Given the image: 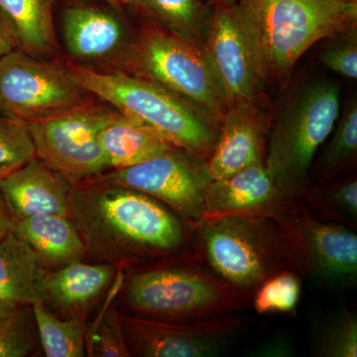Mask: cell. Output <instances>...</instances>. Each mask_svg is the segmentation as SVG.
<instances>
[{"mask_svg":"<svg viewBox=\"0 0 357 357\" xmlns=\"http://www.w3.org/2000/svg\"><path fill=\"white\" fill-rule=\"evenodd\" d=\"M16 49H21V40L17 27L0 8V58Z\"/></svg>","mask_w":357,"mask_h":357,"instance_id":"33","label":"cell"},{"mask_svg":"<svg viewBox=\"0 0 357 357\" xmlns=\"http://www.w3.org/2000/svg\"><path fill=\"white\" fill-rule=\"evenodd\" d=\"M192 255L248 304L270 277L284 270L305 275L297 252L272 218L223 217L192 230Z\"/></svg>","mask_w":357,"mask_h":357,"instance_id":"2","label":"cell"},{"mask_svg":"<svg viewBox=\"0 0 357 357\" xmlns=\"http://www.w3.org/2000/svg\"><path fill=\"white\" fill-rule=\"evenodd\" d=\"M121 324L130 356L208 357L234 344L245 319L230 314L198 321H162L121 314Z\"/></svg>","mask_w":357,"mask_h":357,"instance_id":"12","label":"cell"},{"mask_svg":"<svg viewBox=\"0 0 357 357\" xmlns=\"http://www.w3.org/2000/svg\"><path fill=\"white\" fill-rule=\"evenodd\" d=\"M89 93L69 70L22 49L0 58V114L21 122L50 119L88 105Z\"/></svg>","mask_w":357,"mask_h":357,"instance_id":"8","label":"cell"},{"mask_svg":"<svg viewBox=\"0 0 357 357\" xmlns=\"http://www.w3.org/2000/svg\"><path fill=\"white\" fill-rule=\"evenodd\" d=\"M312 354L321 357L357 356V317L342 309L319 323L312 342Z\"/></svg>","mask_w":357,"mask_h":357,"instance_id":"27","label":"cell"},{"mask_svg":"<svg viewBox=\"0 0 357 357\" xmlns=\"http://www.w3.org/2000/svg\"><path fill=\"white\" fill-rule=\"evenodd\" d=\"M48 268L13 230L0 239V303L7 307L32 306L45 302L44 281Z\"/></svg>","mask_w":357,"mask_h":357,"instance_id":"18","label":"cell"},{"mask_svg":"<svg viewBox=\"0 0 357 357\" xmlns=\"http://www.w3.org/2000/svg\"><path fill=\"white\" fill-rule=\"evenodd\" d=\"M294 351L290 342L285 340H273L263 345L256 354L259 356H290Z\"/></svg>","mask_w":357,"mask_h":357,"instance_id":"34","label":"cell"},{"mask_svg":"<svg viewBox=\"0 0 357 357\" xmlns=\"http://www.w3.org/2000/svg\"><path fill=\"white\" fill-rule=\"evenodd\" d=\"M357 165V100L351 96L340 109L337 123L318 153L310 171L311 183L326 182L351 175Z\"/></svg>","mask_w":357,"mask_h":357,"instance_id":"23","label":"cell"},{"mask_svg":"<svg viewBox=\"0 0 357 357\" xmlns=\"http://www.w3.org/2000/svg\"><path fill=\"white\" fill-rule=\"evenodd\" d=\"M156 27L203 49L213 10L202 0H124Z\"/></svg>","mask_w":357,"mask_h":357,"instance_id":"22","label":"cell"},{"mask_svg":"<svg viewBox=\"0 0 357 357\" xmlns=\"http://www.w3.org/2000/svg\"><path fill=\"white\" fill-rule=\"evenodd\" d=\"M342 109V89L326 77L294 84L270 121L264 165L288 198L301 201L311 184L314 157L332 133Z\"/></svg>","mask_w":357,"mask_h":357,"instance_id":"4","label":"cell"},{"mask_svg":"<svg viewBox=\"0 0 357 357\" xmlns=\"http://www.w3.org/2000/svg\"><path fill=\"white\" fill-rule=\"evenodd\" d=\"M109 168H128L178 148L146 124L114 112L98 134Z\"/></svg>","mask_w":357,"mask_h":357,"instance_id":"20","label":"cell"},{"mask_svg":"<svg viewBox=\"0 0 357 357\" xmlns=\"http://www.w3.org/2000/svg\"><path fill=\"white\" fill-rule=\"evenodd\" d=\"M35 323L45 356L83 357L86 356L84 326L77 314L60 319L54 316L43 301L32 305Z\"/></svg>","mask_w":357,"mask_h":357,"instance_id":"26","label":"cell"},{"mask_svg":"<svg viewBox=\"0 0 357 357\" xmlns=\"http://www.w3.org/2000/svg\"><path fill=\"white\" fill-rule=\"evenodd\" d=\"M303 276L294 270H284L270 277L250 301L255 311L261 314H295L299 305Z\"/></svg>","mask_w":357,"mask_h":357,"instance_id":"28","label":"cell"},{"mask_svg":"<svg viewBox=\"0 0 357 357\" xmlns=\"http://www.w3.org/2000/svg\"><path fill=\"white\" fill-rule=\"evenodd\" d=\"M112 265L86 264L75 261L56 270H49L44 281L45 304L63 312L86 306L109 285Z\"/></svg>","mask_w":357,"mask_h":357,"instance_id":"21","label":"cell"},{"mask_svg":"<svg viewBox=\"0 0 357 357\" xmlns=\"http://www.w3.org/2000/svg\"><path fill=\"white\" fill-rule=\"evenodd\" d=\"M14 309H15V307H7L6 305L1 304V303H0V316H2V314H6L7 312H11Z\"/></svg>","mask_w":357,"mask_h":357,"instance_id":"36","label":"cell"},{"mask_svg":"<svg viewBox=\"0 0 357 357\" xmlns=\"http://www.w3.org/2000/svg\"><path fill=\"white\" fill-rule=\"evenodd\" d=\"M0 178H1V177H0Z\"/></svg>","mask_w":357,"mask_h":357,"instance_id":"39","label":"cell"},{"mask_svg":"<svg viewBox=\"0 0 357 357\" xmlns=\"http://www.w3.org/2000/svg\"><path fill=\"white\" fill-rule=\"evenodd\" d=\"M13 232L38 255L49 270L79 261L86 255L83 241L68 217L34 215L13 220Z\"/></svg>","mask_w":357,"mask_h":357,"instance_id":"19","label":"cell"},{"mask_svg":"<svg viewBox=\"0 0 357 357\" xmlns=\"http://www.w3.org/2000/svg\"><path fill=\"white\" fill-rule=\"evenodd\" d=\"M215 1L220 2V3L231 4L236 2V0H215ZM217 2H215V3H217Z\"/></svg>","mask_w":357,"mask_h":357,"instance_id":"38","label":"cell"},{"mask_svg":"<svg viewBox=\"0 0 357 357\" xmlns=\"http://www.w3.org/2000/svg\"><path fill=\"white\" fill-rule=\"evenodd\" d=\"M112 4H124V0H105Z\"/></svg>","mask_w":357,"mask_h":357,"instance_id":"37","label":"cell"},{"mask_svg":"<svg viewBox=\"0 0 357 357\" xmlns=\"http://www.w3.org/2000/svg\"><path fill=\"white\" fill-rule=\"evenodd\" d=\"M269 128V119L263 114L259 103L227 107L218 128L217 143L208 159L213 180L264 162Z\"/></svg>","mask_w":357,"mask_h":357,"instance_id":"15","label":"cell"},{"mask_svg":"<svg viewBox=\"0 0 357 357\" xmlns=\"http://www.w3.org/2000/svg\"><path fill=\"white\" fill-rule=\"evenodd\" d=\"M63 38L73 57L105 61L129 51L134 43L123 21L93 6H70L63 14Z\"/></svg>","mask_w":357,"mask_h":357,"instance_id":"17","label":"cell"},{"mask_svg":"<svg viewBox=\"0 0 357 357\" xmlns=\"http://www.w3.org/2000/svg\"><path fill=\"white\" fill-rule=\"evenodd\" d=\"M262 84L286 76L312 46L356 26V0H236Z\"/></svg>","mask_w":357,"mask_h":357,"instance_id":"3","label":"cell"},{"mask_svg":"<svg viewBox=\"0 0 357 357\" xmlns=\"http://www.w3.org/2000/svg\"><path fill=\"white\" fill-rule=\"evenodd\" d=\"M36 157L31 136L24 122L0 114V177Z\"/></svg>","mask_w":357,"mask_h":357,"instance_id":"31","label":"cell"},{"mask_svg":"<svg viewBox=\"0 0 357 357\" xmlns=\"http://www.w3.org/2000/svg\"><path fill=\"white\" fill-rule=\"evenodd\" d=\"M319 54V60L328 70L349 79L357 77L356 26L333 36Z\"/></svg>","mask_w":357,"mask_h":357,"instance_id":"32","label":"cell"},{"mask_svg":"<svg viewBox=\"0 0 357 357\" xmlns=\"http://www.w3.org/2000/svg\"><path fill=\"white\" fill-rule=\"evenodd\" d=\"M55 0H0V8L17 27L21 49L30 55H49L56 49Z\"/></svg>","mask_w":357,"mask_h":357,"instance_id":"24","label":"cell"},{"mask_svg":"<svg viewBox=\"0 0 357 357\" xmlns=\"http://www.w3.org/2000/svg\"><path fill=\"white\" fill-rule=\"evenodd\" d=\"M203 51L229 107L259 103L263 84L236 3H215Z\"/></svg>","mask_w":357,"mask_h":357,"instance_id":"13","label":"cell"},{"mask_svg":"<svg viewBox=\"0 0 357 357\" xmlns=\"http://www.w3.org/2000/svg\"><path fill=\"white\" fill-rule=\"evenodd\" d=\"M68 218L98 261L143 264L191 248L194 225L153 197L93 181L73 185Z\"/></svg>","mask_w":357,"mask_h":357,"instance_id":"1","label":"cell"},{"mask_svg":"<svg viewBox=\"0 0 357 357\" xmlns=\"http://www.w3.org/2000/svg\"><path fill=\"white\" fill-rule=\"evenodd\" d=\"M303 204L321 220L357 229V178L356 174L311 183L304 192Z\"/></svg>","mask_w":357,"mask_h":357,"instance_id":"25","label":"cell"},{"mask_svg":"<svg viewBox=\"0 0 357 357\" xmlns=\"http://www.w3.org/2000/svg\"><path fill=\"white\" fill-rule=\"evenodd\" d=\"M126 288V303L139 318L198 321L237 314L246 303L223 285L191 250L143 263Z\"/></svg>","mask_w":357,"mask_h":357,"instance_id":"5","label":"cell"},{"mask_svg":"<svg viewBox=\"0 0 357 357\" xmlns=\"http://www.w3.org/2000/svg\"><path fill=\"white\" fill-rule=\"evenodd\" d=\"M153 197L192 225L203 220L204 198L213 178L208 160L180 148L96 178Z\"/></svg>","mask_w":357,"mask_h":357,"instance_id":"10","label":"cell"},{"mask_svg":"<svg viewBox=\"0 0 357 357\" xmlns=\"http://www.w3.org/2000/svg\"><path fill=\"white\" fill-rule=\"evenodd\" d=\"M276 222L293 244L305 274L333 286H356L357 236L354 229L317 218L296 199Z\"/></svg>","mask_w":357,"mask_h":357,"instance_id":"11","label":"cell"},{"mask_svg":"<svg viewBox=\"0 0 357 357\" xmlns=\"http://www.w3.org/2000/svg\"><path fill=\"white\" fill-rule=\"evenodd\" d=\"M84 337L89 356H131L122 333L121 314L114 307H107L95 324L84 328Z\"/></svg>","mask_w":357,"mask_h":357,"instance_id":"30","label":"cell"},{"mask_svg":"<svg viewBox=\"0 0 357 357\" xmlns=\"http://www.w3.org/2000/svg\"><path fill=\"white\" fill-rule=\"evenodd\" d=\"M70 74L91 95L146 124L174 146L208 160L220 126L204 112L158 84L126 73L70 66Z\"/></svg>","mask_w":357,"mask_h":357,"instance_id":"6","label":"cell"},{"mask_svg":"<svg viewBox=\"0 0 357 357\" xmlns=\"http://www.w3.org/2000/svg\"><path fill=\"white\" fill-rule=\"evenodd\" d=\"M13 218L7 210L3 199L0 197V239L13 230Z\"/></svg>","mask_w":357,"mask_h":357,"instance_id":"35","label":"cell"},{"mask_svg":"<svg viewBox=\"0 0 357 357\" xmlns=\"http://www.w3.org/2000/svg\"><path fill=\"white\" fill-rule=\"evenodd\" d=\"M114 112L86 105L66 114L25 122L35 153L72 185L89 183L109 168L98 134Z\"/></svg>","mask_w":357,"mask_h":357,"instance_id":"9","label":"cell"},{"mask_svg":"<svg viewBox=\"0 0 357 357\" xmlns=\"http://www.w3.org/2000/svg\"><path fill=\"white\" fill-rule=\"evenodd\" d=\"M126 65L134 76L167 89L220 126L229 105L203 49L149 28L134 41Z\"/></svg>","mask_w":357,"mask_h":357,"instance_id":"7","label":"cell"},{"mask_svg":"<svg viewBox=\"0 0 357 357\" xmlns=\"http://www.w3.org/2000/svg\"><path fill=\"white\" fill-rule=\"evenodd\" d=\"M30 306L0 316V357H25L38 347V331Z\"/></svg>","mask_w":357,"mask_h":357,"instance_id":"29","label":"cell"},{"mask_svg":"<svg viewBox=\"0 0 357 357\" xmlns=\"http://www.w3.org/2000/svg\"><path fill=\"white\" fill-rule=\"evenodd\" d=\"M72 188L62 175L37 157L0 178V197L13 220L34 215L68 217Z\"/></svg>","mask_w":357,"mask_h":357,"instance_id":"16","label":"cell"},{"mask_svg":"<svg viewBox=\"0 0 357 357\" xmlns=\"http://www.w3.org/2000/svg\"><path fill=\"white\" fill-rule=\"evenodd\" d=\"M292 201L275 184L264 162H258L227 177L211 181L202 220L223 217L276 220Z\"/></svg>","mask_w":357,"mask_h":357,"instance_id":"14","label":"cell"}]
</instances>
